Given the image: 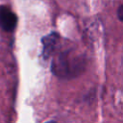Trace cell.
I'll return each instance as SVG.
<instances>
[{"instance_id":"4","label":"cell","mask_w":123,"mask_h":123,"mask_svg":"<svg viewBox=\"0 0 123 123\" xmlns=\"http://www.w3.org/2000/svg\"><path fill=\"white\" fill-rule=\"evenodd\" d=\"M122 11H123V7H122V5H120V6H119V8L117 9V16H118V18H119V20H120V21H122V20H123V18H122V15H123Z\"/></svg>"},{"instance_id":"3","label":"cell","mask_w":123,"mask_h":123,"mask_svg":"<svg viewBox=\"0 0 123 123\" xmlns=\"http://www.w3.org/2000/svg\"><path fill=\"white\" fill-rule=\"evenodd\" d=\"M59 39H60V36L58 33H55V32L43 37V38H42V45H43L42 56L44 59H48L52 55Z\"/></svg>"},{"instance_id":"1","label":"cell","mask_w":123,"mask_h":123,"mask_svg":"<svg viewBox=\"0 0 123 123\" xmlns=\"http://www.w3.org/2000/svg\"><path fill=\"white\" fill-rule=\"evenodd\" d=\"M83 56L73 55L69 50L62 52L52 63V71L60 78H73L83 72L85 68Z\"/></svg>"},{"instance_id":"2","label":"cell","mask_w":123,"mask_h":123,"mask_svg":"<svg viewBox=\"0 0 123 123\" xmlns=\"http://www.w3.org/2000/svg\"><path fill=\"white\" fill-rule=\"evenodd\" d=\"M17 23L16 14L8 6H0V28L6 32L15 29Z\"/></svg>"}]
</instances>
